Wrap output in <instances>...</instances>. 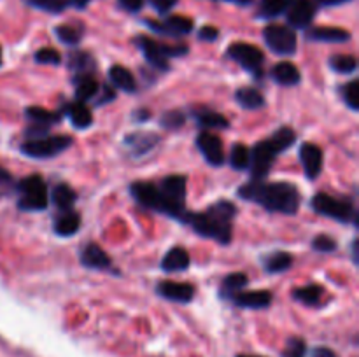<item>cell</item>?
I'll list each match as a JSON object with an SVG mask.
<instances>
[{
  "label": "cell",
  "mask_w": 359,
  "mask_h": 357,
  "mask_svg": "<svg viewBox=\"0 0 359 357\" xmlns=\"http://www.w3.org/2000/svg\"><path fill=\"white\" fill-rule=\"evenodd\" d=\"M90 4V0H69V6L76 7V9H84Z\"/></svg>",
  "instance_id": "51"
},
{
  "label": "cell",
  "mask_w": 359,
  "mask_h": 357,
  "mask_svg": "<svg viewBox=\"0 0 359 357\" xmlns=\"http://www.w3.org/2000/svg\"><path fill=\"white\" fill-rule=\"evenodd\" d=\"M344 93V102L349 105V108L358 111L359 108V80L354 79L349 84H346V88L342 90Z\"/></svg>",
  "instance_id": "40"
},
{
  "label": "cell",
  "mask_w": 359,
  "mask_h": 357,
  "mask_svg": "<svg viewBox=\"0 0 359 357\" xmlns=\"http://www.w3.org/2000/svg\"><path fill=\"white\" fill-rule=\"evenodd\" d=\"M27 118L30 119L32 122L35 125H42V126H53L60 121L62 115L56 114V112H49L42 107H28L27 108Z\"/></svg>",
  "instance_id": "32"
},
{
  "label": "cell",
  "mask_w": 359,
  "mask_h": 357,
  "mask_svg": "<svg viewBox=\"0 0 359 357\" xmlns=\"http://www.w3.org/2000/svg\"><path fill=\"white\" fill-rule=\"evenodd\" d=\"M6 182H11V175L4 168H0V184H6Z\"/></svg>",
  "instance_id": "52"
},
{
  "label": "cell",
  "mask_w": 359,
  "mask_h": 357,
  "mask_svg": "<svg viewBox=\"0 0 359 357\" xmlns=\"http://www.w3.org/2000/svg\"><path fill=\"white\" fill-rule=\"evenodd\" d=\"M312 248L319 252H333L337 248V241L326 234H319L312 240Z\"/></svg>",
  "instance_id": "44"
},
{
  "label": "cell",
  "mask_w": 359,
  "mask_h": 357,
  "mask_svg": "<svg viewBox=\"0 0 359 357\" xmlns=\"http://www.w3.org/2000/svg\"><path fill=\"white\" fill-rule=\"evenodd\" d=\"M318 9L319 7L316 6L314 0H291L284 14L291 28H309L314 21Z\"/></svg>",
  "instance_id": "10"
},
{
  "label": "cell",
  "mask_w": 359,
  "mask_h": 357,
  "mask_svg": "<svg viewBox=\"0 0 359 357\" xmlns=\"http://www.w3.org/2000/svg\"><path fill=\"white\" fill-rule=\"evenodd\" d=\"M307 37L311 41L318 42H347L351 38V34L344 28L339 27H314L311 30H307Z\"/></svg>",
  "instance_id": "19"
},
{
  "label": "cell",
  "mask_w": 359,
  "mask_h": 357,
  "mask_svg": "<svg viewBox=\"0 0 359 357\" xmlns=\"http://www.w3.org/2000/svg\"><path fill=\"white\" fill-rule=\"evenodd\" d=\"M158 294L175 303H189L195 296V287L182 282H160L156 287Z\"/></svg>",
  "instance_id": "16"
},
{
  "label": "cell",
  "mask_w": 359,
  "mask_h": 357,
  "mask_svg": "<svg viewBox=\"0 0 359 357\" xmlns=\"http://www.w3.org/2000/svg\"><path fill=\"white\" fill-rule=\"evenodd\" d=\"M189 254L182 247H172L170 251L165 254V258L161 259V268L165 272H182V270L189 268Z\"/></svg>",
  "instance_id": "20"
},
{
  "label": "cell",
  "mask_w": 359,
  "mask_h": 357,
  "mask_svg": "<svg viewBox=\"0 0 359 357\" xmlns=\"http://www.w3.org/2000/svg\"><path fill=\"white\" fill-rule=\"evenodd\" d=\"M238 195L270 212L294 214L300 206V192L290 182L251 181L238 189Z\"/></svg>",
  "instance_id": "1"
},
{
  "label": "cell",
  "mask_w": 359,
  "mask_h": 357,
  "mask_svg": "<svg viewBox=\"0 0 359 357\" xmlns=\"http://www.w3.org/2000/svg\"><path fill=\"white\" fill-rule=\"evenodd\" d=\"M65 112L76 128L86 130L93 125V114H91L90 108H88L83 102H76V104L67 105Z\"/></svg>",
  "instance_id": "22"
},
{
  "label": "cell",
  "mask_w": 359,
  "mask_h": 357,
  "mask_svg": "<svg viewBox=\"0 0 359 357\" xmlns=\"http://www.w3.org/2000/svg\"><path fill=\"white\" fill-rule=\"evenodd\" d=\"M249 284V279L245 273H230V275L224 279L223 282V289H221V293H223V296H233L235 293H238L241 289H244L245 286Z\"/></svg>",
  "instance_id": "36"
},
{
  "label": "cell",
  "mask_w": 359,
  "mask_h": 357,
  "mask_svg": "<svg viewBox=\"0 0 359 357\" xmlns=\"http://www.w3.org/2000/svg\"><path fill=\"white\" fill-rule=\"evenodd\" d=\"M55 31L56 35H58L60 41H62L63 44H69V46L79 44L81 37H83L79 28L70 27V24H60V27H56Z\"/></svg>",
  "instance_id": "39"
},
{
  "label": "cell",
  "mask_w": 359,
  "mask_h": 357,
  "mask_svg": "<svg viewBox=\"0 0 359 357\" xmlns=\"http://www.w3.org/2000/svg\"><path fill=\"white\" fill-rule=\"evenodd\" d=\"M200 41H207V42H214L217 37H219V30L214 27H203L202 30L198 31Z\"/></svg>",
  "instance_id": "46"
},
{
  "label": "cell",
  "mask_w": 359,
  "mask_h": 357,
  "mask_svg": "<svg viewBox=\"0 0 359 357\" xmlns=\"http://www.w3.org/2000/svg\"><path fill=\"white\" fill-rule=\"evenodd\" d=\"M130 191H132L133 198L142 206L151 210H158V212L161 210V196L156 184H151V182H135V184H132Z\"/></svg>",
  "instance_id": "14"
},
{
  "label": "cell",
  "mask_w": 359,
  "mask_h": 357,
  "mask_svg": "<svg viewBox=\"0 0 359 357\" xmlns=\"http://www.w3.org/2000/svg\"><path fill=\"white\" fill-rule=\"evenodd\" d=\"M228 56L237 63H241L245 70L256 74V76H259V72H262L263 59H265L262 49L252 44H248V42H235V44H231L228 48Z\"/></svg>",
  "instance_id": "9"
},
{
  "label": "cell",
  "mask_w": 359,
  "mask_h": 357,
  "mask_svg": "<svg viewBox=\"0 0 359 357\" xmlns=\"http://www.w3.org/2000/svg\"><path fill=\"white\" fill-rule=\"evenodd\" d=\"M25 2L28 6L35 7V9H41L44 13L51 14H60L69 7V0H25Z\"/></svg>",
  "instance_id": "38"
},
{
  "label": "cell",
  "mask_w": 359,
  "mask_h": 357,
  "mask_svg": "<svg viewBox=\"0 0 359 357\" xmlns=\"http://www.w3.org/2000/svg\"><path fill=\"white\" fill-rule=\"evenodd\" d=\"M323 294H325V289H323L321 286L312 284V286H305V287H298V289H294L293 298L305 304H318L319 301H321Z\"/></svg>",
  "instance_id": "33"
},
{
  "label": "cell",
  "mask_w": 359,
  "mask_h": 357,
  "mask_svg": "<svg viewBox=\"0 0 359 357\" xmlns=\"http://www.w3.org/2000/svg\"><path fill=\"white\" fill-rule=\"evenodd\" d=\"M237 357H262V356H248V354H242V356H237Z\"/></svg>",
  "instance_id": "54"
},
{
  "label": "cell",
  "mask_w": 359,
  "mask_h": 357,
  "mask_svg": "<svg viewBox=\"0 0 359 357\" xmlns=\"http://www.w3.org/2000/svg\"><path fill=\"white\" fill-rule=\"evenodd\" d=\"M72 146V136L69 135H53L41 136V139H32L21 146V153L30 158L44 160V158H53L62 154Z\"/></svg>",
  "instance_id": "6"
},
{
  "label": "cell",
  "mask_w": 359,
  "mask_h": 357,
  "mask_svg": "<svg viewBox=\"0 0 359 357\" xmlns=\"http://www.w3.org/2000/svg\"><path fill=\"white\" fill-rule=\"evenodd\" d=\"M158 191L161 196V210L160 212L167 216L175 217L179 220H184L186 210V177L182 175H168L158 184Z\"/></svg>",
  "instance_id": "3"
},
{
  "label": "cell",
  "mask_w": 359,
  "mask_h": 357,
  "mask_svg": "<svg viewBox=\"0 0 359 357\" xmlns=\"http://www.w3.org/2000/svg\"><path fill=\"white\" fill-rule=\"evenodd\" d=\"M79 226H81L79 216H77L76 212H72V210H67V212H63L62 216L56 219L55 231L56 234H60V237H72V234L79 230Z\"/></svg>",
  "instance_id": "27"
},
{
  "label": "cell",
  "mask_w": 359,
  "mask_h": 357,
  "mask_svg": "<svg viewBox=\"0 0 359 357\" xmlns=\"http://www.w3.org/2000/svg\"><path fill=\"white\" fill-rule=\"evenodd\" d=\"M0 65H2V48H0Z\"/></svg>",
  "instance_id": "55"
},
{
  "label": "cell",
  "mask_w": 359,
  "mask_h": 357,
  "mask_svg": "<svg viewBox=\"0 0 359 357\" xmlns=\"http://www.w3.org/2000/svg\"><path fill=\"white\" fill-rule=\"evenodd\" d=\"M98 83L90 76V74H79L76 79V98L77 102H88L93 100L98 94Z\"/></svg>",
  "instance_id": "24"
},
{
  "label": "cell",
  "mask_w": 359,
  "mask_h": 357,
  "mask_svg": "<svg viewBox=\"0 0 359 357\" xmlns=\"http://www.w3.org/2000/svg\"><path fill=\"white\" fill-rule=\"evenodd\" d=\"M300 161L302 167H304L305 175H307L311 181L319 177L323 170V150L321 147L316 146V144H304L300 147Z\"/></svg>",
  "instance_id": "13"
},
{
  "label": "cell",
  "mask_w": 359,
  "mask_h": 357,
  "mask_svg": "<svg viewBox=\"0 0 359 357\" xmlns=\"http://www.w3.org/2000/svg\"><path fill=\"white\" fill-rule=\"evenodd\" d=\"M35 62L42 63V65H60L62 63V56L56 49L53 48H42L35 52Z\"/></svg>",
  "instance_id": "42"
},
{
  "label": "cell",
  "mask_w": 359,
  "mask_h": 357,
  "mask_svg": "<svg viewBox=\"0 0 359 357\" xmlns=\"http://www.w3.org/2000/svg\"><path fill=\"white\" fill-rule=\"evenodd\" d=\"M291 0H262L259 2V16L265 20H272V18L280 16L287 10Z\"/></svg>",
  "instance_id": "31"
},
{
  "label": "cell",
  "mask_w": 359,
  "mask_h": 357,
  "mask_svg": "<svg viewBox=\"0 0 359 357\" xmlns=\"http://www.w3.org/2000/svg\"><path fill=\"white\" fill-rule=\"evenodd\" d=\"M235 98H237L238 104L242 105L248 111H258L265 105V98L255 88H241V90L235 93Z\"/></svg>",
  "instance_id": "28"
},
{
  "label": "cell",
  "mask_w": 359,
  "mask_h": 357,
  "mask_svg": "<svg viewBox=\"0 0 359 357\" xmlns=\"http://www.w3.org/2000/svg\"><path fill=\"white\" fill-rule=\"evenodd\" d=\"M305 354H307V343L294 336V338L287 340L283 357H305Z\"/></svg>",
  "instance_id": "41"
},
{
  "label": "cell",
  "mask_w": 359,
  "mask_h": 357,
  "mask_svg": "<svg viewBox=\"0 0 359 357\" xmlns=\"http://www.w3.org/2000/svg\"><path fill=\"white\" fill-rule=\"evenodd\" d=\"M49 203L48 186L42 181L41 175H30L20 182V200L18 206L21 210H44Z\"/></svg>",
  "instance_id": "5"
},
{
  "label": "cell",
  "mask_w": 359,
  "mask_h": 357,
  "mask_svg": "<svg viewBox=\"0 0 359 357\" xmlns=\"http://www.w3.org/2000/svg\"><path fill=\"white\" fill-rule=\"evenodd\" d=\"M263 38L276 55L290 56L297 51V34L286 24H269L263 30Z\"/></svg>",
  "instance_id": "7"
},
{
  "label": "cell",
  "mask_w": 359,
  "mask_h": 357,
  "mask_svg": "<svg viewBox=\"0 0 359 357\" xmlns=\"http://www.w3.org/2000/svg\"><path fill=\"white\" fill-rule=\"evenodd\" d=\"M109 79H111V83L114 84L118 90L126 91V93H133V91L137 90V83L133 74L121 65H114L109 70Z\"/></svg>",
  "instance_id": "23"
},
{
  "label": "cell",
  "mask_w": 359,
  "mask_h": 357,
  "mask_svg": "<svg viewBox=\"0 0 359 357\" xmlns=\"http://www.w3.org/2000/svg\"><path fill=\"white\" fill-rule=\"evenodd\" d=\"M330 66L339 74H353L358 69V59L351 55H337L330 58Z\"/></svg>",
  "instance_id": "37"
},
{
  "label": "cell",
  "mask_w": 359,
  "mask_h": 357,
  "mask_svg": "<svg viewBox=\"0 0 359 357\" xmlns=\"http://www.w3.org/2000/svg\"><path fill=\"white\" fill-rule=\"evenodd\" d=\"M196 146H198L202 156L209 161L214 167H219L224 161V150H223V142H221L219 136H216L214 133L203 132L200 133L198 139H196Z\"/></svg>",
  "instance_id": "12"
},
{
  "label": "cell",
  "mask_w": 359,
  "mask_h": 357,
  "mask_svg": "<svg viewBox=\"0 0 359 357\" xmlns=\"http://www.w3.org/2000/svg\"><path fill=\"white\" fill-rule=\"evenodd\" d=\"M311 357H339V356H337L332 349H328V346H318V349L312 350Z\"/></svg>",
  "instance_id": "49"
},
{
  "label": "cell",
  "mask_w": 359,
  "mask_h": 357,
  "mask_svg": "<svg viewBox=\"0 0 359 357\" xmlns=\"http://www.w3.org/2000/svg\"><path fill=\"white\" fill-rule=\"evenodd\" d=\"M291 266H293V255L284 251L273 252L265 261V268L269 273H283L290 270Z\"/></svg>",
  "instance_id": "29"
},
{
  "label": "cell",
  "mask_w": 359,
  "mask_h": 357,
  "mask_svg": "<svg viewBox=\"0 0 359 357\" xmlns=\"http://www.w3.org/2000/svg\"><path fill=\"white\" fill-rule=\"evenodd\" d=\"M126 146L135 154H146L158 144V136L153 133H135V135L126 136Z\"/></svg>",
  "instance_id": "25"
},
{
  "label": "cell",
  "mask_w": 359,
  "mask_h": 357,
  "mask_svg": "<svg viewBox=\"0 0 359 357\" xmlns=\"http://www.w3.org/2000/svg\"><path fill=\"white\" fill-rule=\"evenodd\" d=\"M237 216V206L231 202L221 200L212 203L205 212L186 214L184 223L205 238H214L219 244H230L231 240V220Z\"/></svg>",
  "instance_id": "2"
},
{
  "label": "cell",
  "mask_w": 359,
  "mask_h": 357,
  "mask_svg": "<svg viewBox=\"0 0 359 357\" xmlns=\"http://www.w3.org/2000/svg\"><path fill=\"white\" fill-rule=\"evenodd\" d=\"M294 139H297V135H294L293 130L287 128V126H283V128H279L273 133L272 139H270V144H272L273 149L277 150V154H280L283 150H286L287 147L293 146Z\"/></svg>",
  "instance_id": "35"
},
{
  "label": "cell",
  "mask_w": 359,
  "mask_h": 357,
  "mask_svg": "<svg viewBox=\"0 0 359 357\" xmlns=\"http://www.w3.org/2000/svg\"><path fill=\"white\" fill-rule=\"evenodd\" d=\"M119 6L123 7L125 10H130V13H137L144 7L146 0H118Z\"/></svg>",
  "instance_id": "47"
},
{
  "label": "cell",
  "mask_w": 359,
  "mask_h": 357,
  "mask_svg": "<svg viewBox=\"0 0 359 357\" xmlns=\"http://www.w3.org/2000/svg\"><path fill=\"white\" fill-rule=\"evenodd\" d=\"M230 163L235 170H249L251 163V149L244 144H235L230 153Z\"/></svg>",
  "instance_id": "34"
},
{
  "label": "cell",
  "mask_w": 359,
  "mask_h": 357,
  "mask_svg": "<svg viewBox=\"0 0 359 357\" xmlns=\"http://www.w3.org/2000/svg\"><path fill=\"white\" fill-rule=\"evenodd\" d=\"M318 7H332V6H340V4L351 2V0H314Z\"/></svg>",
  "instance_id": "50"
},
{
  "label": "cell",
  "mask_w": 359,
  "mask_h": 357,
  "mask_svg": "<svg viewBox=\"0 0 359 357\" xmlns=\"http://www.w3.org/2000/svg\"><path fill=\"white\" fill-rule=\"evenodd\" d=\"M151 4H153V7L158 10V13L165 14L168 13L175 4H177V0H151Z\"/></svg>",
  "instance_id": "48"
},
{
  "label": "cell",
  "mask_w": 359,
  "mask_h": 357,
  "mask_svg": "<svg viewBox=\"0 0 359 357\" xmlns=\"http://www.w3.org/2000/svg\"><path fill=\"white\" fill-rule=\"evenodd\" d=\"M184 121H186L184 114L179 111H168L161 115V126H165V128L168 130L181 128V126L184 125Z\"/></svg>",
  "instance_id": "43"
},
{
  "label": "cell",
  "mask_w": 359,
  "mask_h": 357,
  "mask_svg": "<svg viewBox=\"0 0 359 357\" xmlns=\"http://www.w3.org/2000/svg\"><path fill=\"white\" fill-rule=\"evenodd\" d=\"M279 156L270 140H263L258 142L251 149V163H249V170H251L252 181H265L269 175L270 168H272L273 160Z\"/></svg>",
  "instance_id": "8"
},
{
  "label": "cell",
  "mask_w": 359,
  "mask_h": 357,
  "mask_svg": "<svg viewBox=\"0 0 359 357\" xmlns=\"http://www.w3.org/2000/svg\"><path fill=\"white\" fill-rule=\"evenodd\" d=\"M231 301L241 308L262 310L272 303V294L269 290H238L231 296Z\"/></svg>",
  "instance_id": "15"
},
{
  "label": "cell",
  "mask_w": 359,
  "mask_h": 357,
  "mask_svg": "<svg viewBox=\"0 0 359 357\" xmlns=\"http://www.w3.org/2000/svg\"><path fill=\"white\" fill-rule=\"evenodd\" d=\"M146 24L151 30L158 31V34L170 35V37L188 35L193 30V21L184 16H170L165 21H146Z\"/></svg>",
  "instance_id": "11"
},
{
  "label": "cell",
  "mask_w": 359,
  "mask_h": 357,
  "mask_svg": "<svg viewBox=\"0 0 359 357\" xmlns=\"http://www.w3.org/2000/svg\"><path fill=\"white\" fill-rule=\"evenodd\" d=\"M196 121L203 128H228V119L219 112L209 111V108H202L195 114Z\"/></svg>",
  "instance_id": "30"
},
{
  "label": "cell",
  "mask_w": 359,
  "mask_h": 357,
  "mask_svg": "<svg viewBox=\"0 0 359 357\" xmlns=\"http://www.w3.org/2000/svg\"><path fill=\"white\" fill-rule=\"evenodd\" d=\"M81 262L86 268L93 270H107L111 266V258L102 251L100 245L97 244H88L84 251L81 252Z\"/></svg>",
  "instance_id": "18"
},
{
  "label": "cell",
  "mask_w": 359,
  "mask_h": 357,
  "mask_svg": "<svg viewBox=\"0 0 359 357\" xmlns=\"http://www.w3.org/2000/svg\"><path fill=\"white\" fill-rule=\"evenodd\" d=\"M51 200L60 210L67 212V210H72V205L77 200V195L69 184H58L55 189H53Z\"/></svg>",
  "instance_id": "26"
},
{
  "label": "cell",
  "mask_w": 359,
  "mask_h": 357,
  "mask_svg": "<svg viewBox=\"0 0 359 357\" xmlns=\"http://www.w3.org/2000/svg\"><path fill=\"white\" fill-rule=\"evenodd\" d=\"M137 46L140 48V51L144 52L147 62L151 63L153 66L161 70H167L168 69V62L163 55V48H161L160 42L153 41L149 37H137Z\"/></svg>",
  "instance_id": "17"
},
{
  "label": "cell",
  "mask_w": 359,
  "mask_h": 357,
  "mask_svg": "<svg viewBox=\"0 0 359 357\" xmlns=\"http://www.w3.org/2000/svg\"><path fill=\"white\" fill-rule=\"evenodd\" d=\"M224 2L237 4V6H248V4H251V0H224Z\"/></svg>",
  "instance_id": "53"
},
{
  "label": "cell",
  "mask_w": 359,
  "mask_h": 357,
  "mask_svg": "<svg viewBox=\"0 0 359 357\" xmlns=\"http://www.w3.org/2000/svg\"><path fill=\"white\" fill-rule=\"evenodd\" d=\"M312 209L321 216L332 217L340 223H356L358 219L356 209L349 200L335 198V196H330L326 192H318L312 198Z\"/></svg>",
  "instance_id": "4"
},
{
  "label": "cell",
  "mask_w": 359,
  "mask_h": 357,
  "mask_svg": "<svg viewBox=\"0 0 359 357\" xmlns=\"http://www.w3.org/2000/svg\"><path fill=\"white\" fill-rule=\"evenodd\" d=\"M272 79L277 84H283V86H294V84L300 83L302 76L300 70L293 63L280 62L272 69Z\"/></svg>",
  "instance_id": "21"
},
{
  "label": "cell",
  "mask_w": 359,
  "mask_h": 357,
  "mask_svg": "<svg viewBox=\"0 0 359 357\" xmlns=\"http://www.w3.org/2000/svg\"><path fill=\"white\" fill-rule=\"evenodd\" d=\"M88 65H91V58L86 55V52H76L72 55L70 58V66L76 70H84V69H90Z\"/></svg>",
  "instance_id": "45"
}]
</instances>
